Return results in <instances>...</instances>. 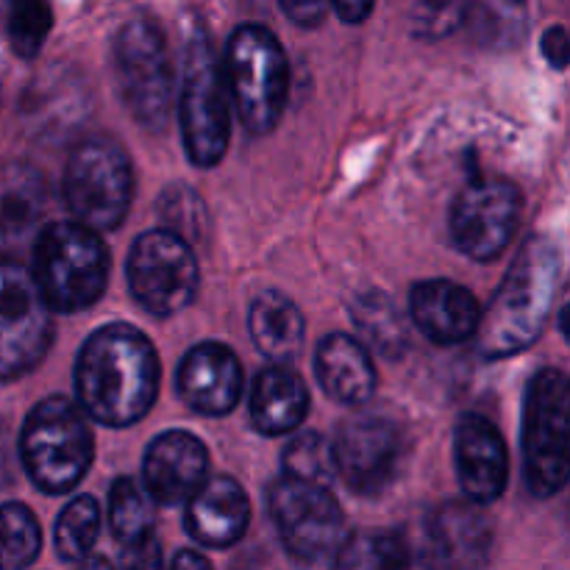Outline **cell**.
Returning a JSON list of instances; mask_svg holds the SVG:
<instances>
[{
	"label": "cell",
	"instance_id": "1",
	"mask_svg": "<svg viewBox=\"0 0 570 570\" xmlns=\"http://www.w3.org/2000/svg\"><path fill=\"white\" fill-rule=\"evenodd\" d=\"M159 390V356L154 343L126 323L98 328L76 362L78 404L111 429L142 421Z\"/></svg>",
	"mask_w": 570,
	"mask_h": 570
},
{
	"label": "cell",
	"instance_id": "2",
	"mask_svg": "<svg viewBox=\"0 0 570 570\" xmlns=\"http://www.w3.org/2000/svg\"><path fill=\"white\" fill-rule=\"evenodd\" d=\"M560 250L549 237H532L523 245L479 321L488 360L518 354L540 337L560 282Z\"/></svg>",
	"mask_w": 570,
	"mask_h": 570
},
{
	"label": "cell",
	"instance_id": "3",
	"mask_svg": "<svg viewBox=\"0 0 570 570\" xmlns=\"http://www.w3.org/2000/svg\"><path fill=\"white\" fill-rule=\"evenodd\" d=\"M31 276L50 312L89 309L109 278V248L98 232L78 220H56L33 239Z\"/></svg>",
	"mask_w": 570,
	"mask_h": 570
},
{
	"label": "cell",
	"instance_id": "4",
	"mask_svg": "<svg viewBox=\"0 0 570 570\" xmlns=\"http://www.w3.org/2000/svg\"><path fill=\"white\" fill-rule=\"evenodd\" d=\"M20 454L28 476L42 493H70L92 465V429L72 401L50 395L26 417Z\"/></svg>",
	"mask_w": 570,
	"mask_h": 570
},
{
	"label": "cell",
	"instance_id": "5",
	"mask_svg": "<svg viewBox=\"0 0 570 570\" xmlns=\"http://www.w3.org/2000/svg\"><path fill=\"white\" fill-rule=\"evenodd\" d=\"M226 81L250 134H267L287 104L289 70L278 39L265 26H239L228 39Z\"/></svg>",
	"mask_w": 570,
	"mask_h": 570
},
{
	"label": "cell",
	"instance_id": "6",
	"mask_svg": "<svg viewBox=\"0 0 570 570\" xmlns=\"http://www.w3.org/2000/svg\"><path fill=\"white\" fill-rule=\"evenodd\" d=\"M570 390L557 367L534 373L523 406V476L538 499L557 495L568 482Z\"/></svg>",
	"mask_w": 570,
	"mask_h": 570
},
{
	"label": "cell",
	"instance_id": "7",
	"mask_svg": "<svg viewBox=\"0 0 570 570\" xmlns=\"http://www.w3.org/2000/svg\"><path fill=\"white\" fill-rule=\"evenodd\" d=\"M181 137L189 161L212 167L226 156L232 139V92L226 70L212 50L206 33L187 45L181 87Z\"/></svg>",
	"mask_w": 570,
	"mask_h": 570
},
{
	"label": "cell",
	"instance_id": "8",
	"mask_svg": "<svg viewBox=\"0 0 570 570\" xmlns=\"http://www.w3.org/2000/svg\"><path fill=\"white\" fill-rule=\"evenodd\" d=\"M131 193V161L109 139H87L67 159L65 204L72 220L111 232L126 220Z\"/></svg>",
	"mask_w": 570,
	"mask_h": 570
},
{
	"label": "cell",
	"instance_id": "9",
	"mask_svg": "<svg viewBox=\"0 0 570 570\" xmlns=\"http://www.w3.org/2000/svg\"><path fill=\"white\" fill-rule=\"evenodd\" d=\"M120 92L145 128H161L170 111L173 67L161 28L150 17H134L115 39Z\"/></svg>",
	"mask_w": 570,
	"mask_h": 570
},
{
	"label": "cell",
	"instance_id": "10",
	"mask_svg": "<svg viewBox=\"0 0 570 570\" xmlns=\"http://www.w3.org/2000/svg\"><path fill=\"white\" fill-rule=\"evenodd\" d=\"M267 510L284 549L301 562L332 560L348 538L343 510L323 484L282 476L267 493Z\"/></svg>",
	"mask_w": 570,
	"mask_h": 570
},
{
	"label": "cell",
	"instance_id": "11",
	"mask_svg": "<svg viewBox=\"0 0 570 570\" xmlns=\"http://www.w3.org/2000/svg\"><path fill=\"white\" fill-rule=\"evenodd\" d=\"M128 287L145 312L178 315L198 293V262L193 245L170 228L145 232L128 256Z\"/></svg>",
	"mask_w": 570,
	"mask_h": 570
},
{
	"label": "cell",
	"instance_id": "12",
	"mask_svg": "<svg viewBox=\"0 0 570 570\" xmlns=\"http://www.w3.org/2000/svg\"><path fill=\"white\" fill-rule=\"evenodd\" d=\"M53 340L48 301L31 271L0 262V382L22 376L42 362Z\"/></svg>",
	"mask_w": 570,
	"mask_h": 570
},
{
	"label": "cell",
	"instance_id": "13",
	"mask_svg": "<svg viewBox=\"0 0 570 570\" xmlns=\"http://www.w3.org/2000/svg\"><path fill=\"white\" fill-rule=\"evenodd\" d=\"M523 195L504 178H476L456 198L451 234L462 254L476 262H493L504 254L521 226Z\"/></svg>",
	"mask_w": 570,
	"mask_h": 570
},
{
	"label": "cell",
	"instance_id": "14",
	"mask_svg": "<svg viewBox=\"0 0 570 570\" xmlns=\"http://www.w3.org/2000/svg\"><path fill=\"white\" fill-rule=\"evenodd\" d=\"M337 473L360 495H376L393 482L401 462V434L393 421L362 415L343 423L334 440Z\"/></svg>",
	"mask_w": 570,
	"mask_h": 570
},
{
	"label": "cell",
	"instance_id": "15",
	"mask_svg": "<svg viewBox=\"0 0 570 570\" xmlns=\"http://www.w3.org/2000/svg\"><path fill=\"white\" fill-rule=\"evenodd\" d=\"M209 476V451L195 434L165 432L148 445L142 462V488L154 504L178 507Z\"/></svg>",
	"mask_w": 570,
	"mask_h": 570
},
{
	"label": "cell",
	"instance_id": "16",
	"mask_svg": "<svg viewBox=\"0 0 570 570\" xmlns=\"http://www.w3.org/2000/svg\"><path fill=\"white\" fill-rule=\"evenodd\" d=\"M178 393L198 415L223 417L243 395V365L220 343H200L178 365Z\"/></svg>",
	"mask_w": 570,
	"mask_h": 570
},
{
	"label": "cell",
	"instance_id": "17",
	"mask_svg": "<svg viewBox=\"0 0 570 570\" xmlns=\"http://www.w3.org/2000/svg\"><path fill=\"white\" fill-rule=\"evenodd\" d=\"M456 479L473 504H493L507 488V445L484 415H465L454 432Z\"/></svg>",
	"mask_w": 570,
	"mask_h": 570
},
{
	"label": "cell",
	"instance_id": "18",
	"mask_svg": "<svg viewBox=\"0 0 570 570\" xmlns=\"http://www.w3.org/2000/svg\"><path fill=\"white\" fill-rule=\"evenodd\" d=\"M410 312L417 332L438 345H456L479 332L482 304L471 289L449 278H429L412 287Z\"/></svg>",
	"mask_w": 570,
	"mask_h": 570
},
{
	"label": "cell",
	"instance_id": "19",
	"mask_svg": "<svg viewBox=\"0 0 570 570\" xmlns=\"http://www.w3.org/2000/svg\"><path fill=\"white\" fill-rule=\"evenodd\" d=\"M187 532L209 549H228L245 534L250 521V501L243 484L232 476H215L200 484L187 501Z\"/></svg>",
	"mask_w": 570,
	"mask_h": 570
},
{
	"label": "cell",
	"instance_id": "20",
	"mask_svg": "<svg viewBox=\"0 0 570 570\" xmlns=\"http://www.w3.org/2000/svg\"><path fill=\"white\" fill-rule=\"evenodd\" d=\"M490 546V529L482 512L471 504H449L432 512L421 529V554L426 566H476Z\"/></svg>",
	"mask_w": 570,
	"mask_h": 570
},
{
	"label": "cell",
	"instance_id": "21",
	"mask_svg": "<svg viewBox=\"0 0 570 570\" xmlns=\"http://www.w3.org/2000/svg\"><path fill=\"white\" fill-rule=\"evenodd\" d=\"M48 206V184L28 161L0 167V256H14L37 234Z\"/></svg>",
	"mask_w": 570,
	"mask_h": 570
},
{
	"label": "cell",
	"instance_id": "22",
	"mask_svg": "<svg viewBox=\"0 0 570 570\" xmlns=\"http://www.w3.org/2000/svg\"><path fill=\"white\" fill-rule=\"evenodd\" d=\"M315 373L321 387L345 406L365 404L376 390L371 354L348 334H328L323 340L315 356Z\"/></svg>",
	"mask_w": 570,
	"mask_h": 570
},
{
	"label": "cell",
	"instance_id": "23",
	"mask_svg": "<svg viewBox=\"0 0 570 570\" xmlns=\"http://www.w3.org/2000/svg\"><path fill=\"white\" fill-rule=\"evenodd\" d=\"M309 412V393L298 373L276 365L256 376L250 393V421L267 438L289 434Z\"/></svg>",
	"mask_w": 570,
	"mask_h": 570
},
{
	"label": "cell",
	"instance_id": "24",
	"mask_svg": "<svg viewBox=\"0 0 570 570\" xmlns=\"http://www.w3.org/2000/svg\"><path fill=\"white\" fill-rule=\"evenodd\" d=\"M248 328L256 348L276 365H289L298 360L301 348H304V315L287 295L276 293V289L256 295L250 304Z\"/></svg>",
	"mask_w": 570,
	"mask_h": 570
},
{
	"label": "cell",
	"instance_id": "25",
	"mask_svg": "<svg viewBox=\"0 0 570 570\" xmlns=\"http://www.w3.org/2000/svg\"><path fill=\"white\" fill-rule=\"evenodd\" d=\"M351 317H354L362 337H365L373 348L382 351L387 360L401 356L406 351V345H410V328H406L404 315L395 309V304L384 293L371 289V293L360 295V298L351 304Z\"/></svg>",
	"mask_w": 570,
	"mask_h": 570
},
{
	"label": "cell",
	"instance_id": "26",
	"mask_svg": "<svg viewBox=\"0 0 570 570\" xmlns=\"http://www.w3.org/2000/svg\"><path fill=\"white\" fill-rule=\"evenodd\" d=\"M109 527L122 549L142 543L154 534V499L142 484L122 476L111 484L109 493Z\"/></svg>",
	"mask_w": 570,
	"mask_h": 570
},
{
	"label": "cell",
	"instance_id": "27",
	"mask_svg": "<svg viewBox=\"0 0 570 570\" xmlns=\"http://www.w3.org/2000/svg\"><path fill=\"white\" fill-rule=\"evenodd\" d=\"M100 534V507L92 495L70 501L56 518V554L65 562H83L92 554Z\"/></svg>",
	"mask_w": 570,
	"mask_h": 570
},
{
	"label": "cell",
	"instance_id": "28",
	"mask_svg": "<svg viewBox=\"0 0 570 570\" xmlns=\"http://www.w3.org/2000/svg\"><path fill=\"white\" fill-rule=\"evenodd\" d=\"M39 546H42V532L37 515L22 504L0 507V568H28L39 557Z\"/></svg>",
	"mask_w": 570,
	"mask_h": 570
},
{
	"label": "cell",
	"instance_id": "29",
	"mask_svg": "<svg viewBox=\"0 0 570 570\" xmlns=\"http://www.w3.org/2000/svg\"><path fill=\"white\" fill-rule=\"evenodd\" d=\"M284 476L298 479L309 484H328L337 476V460H334V445L323 434L304 432L284 445L282 454Z\"/></svg>",
	"mask_w": 570,
	"mask_h": 570
},
{
	"label": "cell",
	"instance_id": "30",
	"mask_svg": "<svg viewBox=\"0 0 570 570\" xmlns=\"http://www.w3.org/2000/svg\"><path fill=\"white\" fill-rule=\"evenodd\" d=\"M340 568H404L412 566L410 546L401 534L365 532L345 538L334 554Z\"/></svg>",
	"mask_w": 570,
	"mask_h": 570
},
{
	"label": "cell",
	"instance_id": "31",
	"mask_svg": "<svg viewBox=\"0 0 570 570\" xmlns=\"http://www.w3.org/2000/svg\"><path fill=\"white\" fill-rule=\"evenodd\" d=\"M50 26H53L50 0H11L9 42L20 59H33L42 50Z\"/></svg>",
	"mask_w": 570,
	"mask_h": 570
},
{
	"label": "cell",
	"instance_id": "32",
	"mask_svg": "<svg viewBox=\"0 0 570 570\" xmlns=\"http://www.w3.org/2000/svg\"><path fill=\"white\" fill-rule=\"evenodd\" d=\"M159 215L165 220V226L170 232H176L178 237H184L187 243L200 239L206 234V209L204 200L198 198V193L184 184L176 187H167L159 198Z\"/></svg>",
	"mask_w": 570,
	"mask_h": 570
},
{
	"label": "cell",
	"instance_id": "33",
	"mask_svg": "<svg viewBox=\"0 0 570 570\" xmlns=\"http://www.w3.org/2000/svg\"><path fill=\"white\" fill-rule=\"evenodd\" d=\"M471 0H417L412 11V31L421 39H445L468 20Z\"/></svg>",
	"mask_w": 570,
	"mask_h": 570
},
{
	"label": "cell",
	"instance_id": "34",
	"mask_svg": "<svg viewBox=\"0 0 570 570\" xmlns=\"http://www.w3.org/2000/svg\"><path fill=\"white\" fill-rule=\"evenodd\" d=\"M284 9V14L289 17L298 26H321L323 17H326V9L332 6V0H278Z\"/></svg>",
	"mask_w": 570,
	"mask_h": 570
},
{
	"label": "cell",
	"instance_id": "35",
	"mask_svg": "<svg viewBox=\"0 0 570 570\" xmlns=\"http://www.w3.org/2000/svg\"><path fill=\"white\" fill-rule=\"evenodd\" d=\"M122 566L131 568H156L161 566V549L156 543V538H145L142 543L131 546V549H122Z\"/></svg>",
	"mask_w": 570,
	"mask_h": 570
},
{
	"label": "cell",
	"instance_id": "36",
	"mask_svg": "<svg viewBox=\"0 0 570 570\" xmlns=\"http://www.w3.org/2000/svg\"><path fill=\"white\" fill-rule=\"evenodd\" d=\"M543 53L549 59L551 67L562 70L568 65V37H566V28L554 26L551 31H546L543 37Z\"/></svg>",
	"mask_w": 570,
	"mask_h": 570
},
{
	"label": "cell",
	"instance_id": "37",
	"mask_svg": "<svg viewBox=\"0 0 570 570\" xmlns=\"http://www.w3.org/2000/svg\"><path fill=\"white\" fill-rule=\"evenodd\" d=\"M376 0H332V6L337 9L340 20L345 22H362L373 11Z\"/></svg>",
	"mask_w": 570,
	"mask_h": 570
},
{
	"label": "cell",
	"instance_id": "38",
	"mask_svg": "<svg viewBox=\"0 0 570 570\" xmlns=\"http://www.w3.org/2000/svg\"><path fill=\"white\" fill-rule=\"evenodd\" d=\"M173 566L176 568H209V560L200 554H195V551H181V554L173 557Z\"/></svg>",
	"mask_w": 570,
	"mask_h": 570
},
{
	"label": "cell",
	"instance_id": "39",
	"mask_svg": "<svg viewBox=\"0 0 570 570\" xmlns=\"http://www.w3.org/2000/svg\"><path fill=\"white\" fill-rule=\"evenodd\" d=\"M0 104H3V72H0Z\"/></svg>",
	"mask_w": 570,
	"mask_h": 570
}]
</instances>
